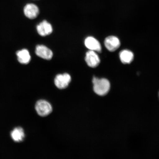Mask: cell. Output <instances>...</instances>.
I'll list each match as a JSON object with an SVG mask.
<instances>
[{
  "instance_id": "cell-1",
  "label": "cell",
  "mask_w": 159,
  "mask_h": 159,
  "mask_svg": "<svg viewBox=\"0 0 159 159\" xmlns=\"http://www.w3.org/2000/svg\"><path fill=\"white\" fill-rule=\"evenodd\" d=\"M92 82L93 90L97 94L103 96L108 94L111 87L110 83L108 80L105 78L98 79L94 77Z\"/></svg>"
},
{
  "instance_id": "cell-2",
  "label": "cell",
  "mask_w": 159,
  "mask_h": 159,
  "mask_svg": "<svg viewBox=\"0 0 159 159\" xmlns=\"http://www.w3.org/2000/svg\"><path fill=\"white\" fill-rule=\"evenodd\" d=\"M35 108L37 114L42 117L48 116L52 111L51 105L48 101L44 100L38 101L36 104Z\"/></svg>"
},
{
  "instance_id": "cell-3",
  "label": "cell",
  "mask_w": 159,
  "mask_h": 159,
  "mask_svg": "<svg viewBox=\"0 0 159 159\" xmlns=\"http://www.w3.org/2000/svg\"><path fill=\"white\" fill-rule=\"evenodd\" d=\"M71 81V77L68 73L59 74L55 77V84L57 88L63 89L67 88Z\"/></svg>"
},
{
  "instance_id": "cell-4",
  "label": "cell",
  "mask_w": 159,
  "mask_h": 159,
  "mask_svg": "<svg viewBox=\"0 0 159 159\" xmlns=\"http://www.w3.org/2000/svg\"><path fill=\"white\" fill-rule=\"evenodd\" d=\"M85 61L89 66L95 68L98 66L100 62V60L95 51L89 50L86 53Z\"/></svg>"
},
{
  "instance_id": "cell-5",
  "label": "cell",
  "mask_w": 159,
  "mask_h": 159,
  "mask_svg": "<svg viewBox=\"0 0 159 159\" xmlns=\"http://www.w3.org/2000/svg\"><path fill=\"white\" fill-rule=\"evenodd\" d=\"M36 54L43 59L50 60L53 57V52L50 49L43 45H38L36 48Z\"/></svg>"
},
{
  "instance_id": "cell-6",
  "label": "cell",
  "mask_w": 159,
  "mask_h": 159,
  "mask_svg": "<svg viewBox=\"0 0 159 159\" xmlns=\"http://www.w3.org/2000/svg\"><path fill=\"white\" fill-rule=\"evenodd\" d=\"M105 47L111 52H114L119 48L120 45V41L118 38L111 36L106 38L104 41Z\"/></svg>"
},
{
  "instance_id": "cell-7",
  "label": "cell",
  "mask_w": 159,
  "mask_h": 159,
  "mask_svg": "<svg viewBox=\"0 0 159 159\" xmlns=\"http://www.w3.org/2000/svg\"><path fill=\"white\" fill-rule=\"evenodd\" d=\"M25 15L31 19L36 18L39 14V9L37 6L33 3H29L25 6L24 9Z\"/></svg>"
},
{
  "instance_id": "cell-8",
  "label": "cell",
  "mask_w": 159,
  "mask_h": 159,
  "mask_svg": "<svg viewBox=\"0 0 159 159\" xmlns=\"http://www.w3.org/2000/svg\"><path fill=\"white\" fill-rule=\"evenodd\" d=\"M84 43L85 46L89 50L100 52L101 46L100 43L97 40L92 37H89L85 39Z\"/></svg>"
},
{
  "instance_id": "cell-9",
  "label": "cell",
  "mask_w": 159,
  "mask_h": 159,
  "mask_svg": "<svg viewBox=\"0 0 159 159\" xmlns=\"http://www.w3.org/2000/svg\"><path fill=\"white\" fill-rule=\"evenodd\" d=\"M39 34L42 36H45L52 33L53 29L51 25L46 20H43L37 26Z\"/></svg>"
},
{
  "instance_id": "cell-10",
  "label": "cell",
  "mask_w": 159,
  "mask_h": 159,
  "mask_svg": "<svg viewBox=\"0 0 159 159\" xmlns=\"http://www.w3.org/2000/svg\"><path fill=\"white\" fill-rule=\"evenodd\" d=\"M18 60L23 64H27L31 60L29 51L26 49H23L18 51L16 53Z\"/></svg>"
},
{
  "instance_id": "cell-11",
  "label": "cell",
  "mask_w": 159,
  "mask_h": 159,
  "mask_svg": "<svg viewBox=\"0 0 159 159\" xmlns=\"http://www.w3.org/2000/svg\"><path fill=\"white\" fill-rule=\"evenodd\" d=\"M119 57L124 64H129L132 62L134 58V53L128 50H123L119 53Z\"/></svg>"
},
{
  "instance_id": "cell-12",
  "label": "cell",
  "mask_w": 159,
  "mask_h": 159,
  "mask_svg": "<svg viewBox=\"0 0 159 159\" xmlns=\"http://www.w3.org/2000/svg\"><path fill=\"white\" fill-rule=\"evenodd\" d=\"M11 136L15 142H21L25 137L24 131L21 127H18L12 131Z\"/></svg>"
},
{
  "instance_id": "cell-13",
  "label": "cell",
  "mask_w": 159,
  "mask_h": 159,
  "mask_svg": "<svg viewBox=\"0 0 159 159\" xmlns=\"http://www.w3.org/2000/svg\"></svg>"
}]
</instances>
